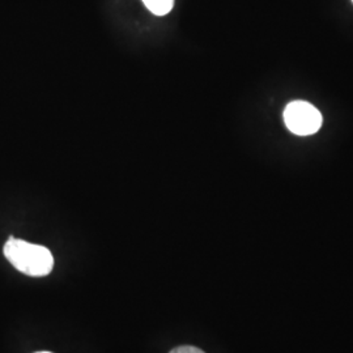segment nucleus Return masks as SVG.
I'll use <instances>...</instances> for the list:
<instances>
[{"instance_id": "423d86ee", "label": "nucleus", "mask_w": 353, "mask_h": 353, "mask_svg": "<svg viewBox=\"0 0 353 353\" xmlns=\"http://www.w3.org/2000/svg\"><path fill=\"white\" fill-rule=\"evenodd\" d=\"M352 1H353V0H352Z\"/></svg>"}, {"instance_id": "f257e3e1", "label": "nucleus", "mask_w": 353, "mask_h": 353, "mask_svg": "<svg viewBox=\"0 0 353 353\" xmlns=\"http://www.w3.org/2000/svg\"><path fill=\"white\" fill-rule=\"evenodd\" d=\"M3 252L17 271L28 276H46L54 267V258L48 248L14 237L6 242Z\"/></svg>"}, {"instance_id": "7ed1b4c3", "label": "nucleus", "mask_w": 353, "mask_h": 353, "mask_svg": "<svg viewBox=\"0 0 353 353\" xmlns=\"http://www.w3.org/2000/svg\"><path fill=\"white\" fill-rule=\"evenodd\" d=\"M143 3L152 13L157 16H164L170 12L174 6V0H143Z\"/></svg>"}, {"instance_id": "39448f33", "label": "nucleus", "mask_w": 353, "mask_h": 353, "mask_svg": "<svg viewBox=\"0 0 353 353\" xmlns=\"http://www.w3.org/2000/svg\"><path fill=\"white\" fill-rule=\"evenodd\" d=\"M36 353H52V352H48V351H41V352H36Z\"/></svg>"}, {"instance_id": "f03ea898", "label": "nucleus", "mask_w": 353, "mask_h": 353, "mask_svg": "<svg viewBox=\"0 0 353 353\" xmlns=\"http://www.w3.org/2000/svg\"><path fill=\"white\" fill-rule=\"evenodd\" d=\"M284 121L290 132L309 137L322 126V114L309 102L293 101L285 108Z\"/></svg>"}, {"instance_id": "20e7f679", "label": "nucleus", "mask_w": 353, "mask_h": 353, "mask_svg": "<svg viewBox=\"0 0 353 353\" xmlns=\"http://www.w3.org/2000/svg\"><path fill=\"white\" fill-rule=\"evenodd\" d=\"M170 353H205L203 352L202 350L196 348V347H192V345H181V347H176L173 351H170Z\"/></svg>"}]
</instances>
